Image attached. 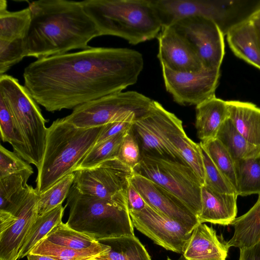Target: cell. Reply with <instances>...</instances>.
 Masks as SVG:
<instances>
[{"instance_id":"1","label":"cell","mask_w":260,"mask_h":260,"mask_svg":"<svg viewBox=\"0 0 260 260\" xmlns=\"http://www.w3.org/2000/svg\"><path fill=\"white\" fill-rule=\"evenodd\" d=\"M144 67L141 53L93 47L39 58L24 70V85L48 112L74 109L135 84Z\"/></svg>"},{"instance_id":"2","label":"cell","mask_w":260,"mask_h":260,"mask_svg":"<svg viewBox=\"0 0 260 260\" xmlns=\"http://www.w3.org/2000/svg\"><path fill=\"white\" fill-rule=\"evenodd\" d=\"M28 7L31 19L24 38L25 57L39 59L86 49L89 42L100 36L81 2L39 0Z\"/></svg>"},{"instance_id":"3","label":"cell","mask_w":260,"mask_h":260,"mask_svg":"<svg viewBox=\"0 0 260 260\" xmlns=\"http://www.w3.org/2000/svg\"><path fill=\"white\" fill-rule=\"evenodd\" d=\"M101 36L121 38L137 45L156 38L162 25L152 0L81 2Z\"/></svg>"},{"instance_id":"4","label":"cell","mask_w":260,"mask_h":260,"mask_svg":"<svg viewBox=\"0 0 260 260\" xmlns=\"http://www.w3.org/2000/svg\"><path fill=\"white\" fill-rule=\"evenodd\" d=\"M103 126L79 128L63 118L48 128L45 149L36 179V189L44 192L69 173L95 144Z\"/></svg>"},{"instance_id":"5","label":"cell","mask_w":260,"mask_h":260,"mask_svg":"<svg viewBox=\"0 0 260 260\" xmlns=\"http://www.w3.org/2000/svg\"><path fill=\"white\" fill-rule=\"evenodd\" d=\"M66 205L69 207L66 224L96 241L135 235L127 204L82 193L73 185Z\"/></svg>"},{"instance_id":"6","label":"cell","mask_w":260,"mask_h":260,"mask_svg":"<svg viewBox=\"0 0 260 260\" xmlns=\"http://www.w3.org/2000/svg\"><path fill=\"white\" fill-rule=\"evenodd\" d=\"M0 96L9 108L24 143L27 162L38 169L46 143V119L26 88L13 77L6 74L0 76Z\"/></svg>"},{"instance_id":"7","label":"cell","mask_w":260,"mask_h":260,"mask_svg":"<svg viewBox=\"0 0 260 260\" xmlns=\"http://www.w3.org/2000/svg\"><path fill=\"white\" fill-rule=\"evenodd\" d=\"M133 170L175 194L198 217L201 210L203 185L187 164L168 157L142 153L140 161Z\"/></svg>"},{"instance_id":"8","label":"cell","mask_w":260,"mask_h":260,"mask_svg":"<svg viewBox=\"0 0 260 260\" xmlns=\"http://www.w3.org/2000/svg\"><path fill=\"white\" fill-rule=\"evenodd\" d=\"M153 101L137 91H121L78 106L63 118L79 128L99 127L132 115L140 118L148 111Z\"/></svg>"},{"instance_id":"9","label":"cell","mask_w":260,"mask_h":260,"mask_svg":"<svg viewBox=\"0 0 260 260\" xmlns=\"http://www.w3.org/2000/svg\"><path fill=\"white\" fill-rule=\"evenodd\" d=\"M73 185L81 193L127 204V190L134 174L117 157L74 172Z\"/></svg>"},{"instance_id":"10","label":"cell","mask_w":260,"mask_h":260,"mask_svg":"<svg viewBox=\"0 0 260 260\" xmlns=\"http://www.w3.org/2000/svg\"><path fill=\"white\" fill-rule=\"evenodd\" d=\"M181 125L182 122L180 119L154 101L148 111L136 119L133 125L141 154L158 155L183 162L169 140L170 133Z\"/></svg>"},{"instance_id":"11","label":"cell","mask_w":260,"mask_h":260,"mask_svg":"<svg viewBox=\"0 0 260 260\" xmlns=\"http://www.w3.org/2000/svg\"><path fill=\"white\" fill-rule=\"evenodd\" d=\"M169 26L192 47L204 68L220 70L224 55V33L216 22L193 16L180 19Z\"/></svg>"},{"instance_id":"12","label":"cell","mask_w":260,"mask_h":260,"mask_svg":"<svg viewBox=\"0 0 260 260\" xmlns=\"http://www.w3.org/2000/svg\"><path fill=\"white\" fill-rule=\"evenodd\" d=\"M162 67L166 89L181 105H198L215 96L220 70L205 68L196 72H178Z\"/></svg>"},{"instance_id":"13","label":"cell","mask_w":260,"mask_h":260,"mask_svg":"<svg viewBox=\"0 0 260 260\" xmlns=\"http://www.w3.org/2000/svg\"><path fill=\"white\" fill-rule=\"evenodd\" d=\"M238 1L211 0H152L162 26L187 17L198 16L216 22L223 33L225 23L235 13Z\"/></svg>"},{"instance_id":"14","label":"cell","mask_w":260,"mask_h":260,"mask_svg":"<svg viewBox=\"0 0 260 260\" xmlns=\"http://www.w3.org/2000/svg\"><path fill=\"white\" fill-rule=\"evenodd\" d=\"M134 227L165 249L182 253L193 230L148 205L140 211H129Z\"/></svg>"},{"instance_id":"15","label":"cell","mask_w":260,"mask_h":260,"mask_svg":"<svg viewBox=\"0 0 260 260\" xmlns=\"http://www.w3.org/2000/svg\"><path fill=\"white\" fill-rule=\"evenodd\" d=\"M39 193L31 185L18 206L10 212L13 219L9 226L0 233V260H18L24 241L38 215Z\"/></svg>"},{"instance_id":"16","label":"cell","mask_w":260,"mask_h":260,"mask_svg":"<svg viewBox=\"0 0 260 260\" xmlns=\"http://www.w3.org/2000/svg\"><path fill=\"white\" fill-rule=\"evenodd\" d=\"M131 182L146 204L154 209L192 230L200 223L180 199L163 187L135 172Z\"/></svg>"},{"instance_id":"17","label":"cell","mask_w":260,"mask_h":260,"mask_svg":"<svg viewBox=\"0 0 260 260\" xmlns=\"http://www.w3.org/2000/svg\"><path fill=\"white\" fill-rule=\"evenodd\" d=\"M157 38L161 67L178 72H196L204 68L192 47L171 26H162Z\"/></svg>"},{"instance_id":"18","label":"cell","mask_w":260,"mask_h":260,"mask_svg":"<svg viewBox=\"0 0 260 260\" xmlns=\"http://www.w3.org/2000/svg\"><path fill=\"white\" fill-rule=\"evenodd\" d=\"M230 247L227 241L205 223L193 230L182 253L186 260H226Z\"/></svg>"},{"instance_id":"19","label":"cell","mask_w":260,"mask_h":260,"mask_svg":"<svg viewBox=\"0 0 260 260\" xmlns=\"http://www.w3.org/2000/svg\"><path fill=\"white\" fill-rule=\"evenodd\" d=\"M238 196L237 194L220 193L202 185L201 210L198 216L199 222L231 225L237 214Z\"/></svg>"},{"instance_id":"20","label":"cell","mask_w":260,"mask_h":260,"mask_svg":"<svg viewBox=\"0 0 260 260\" xmlns=\"http://www.w3.org/2000/svg\"><path fill=\"white\" fill-rule=\"evenodd\" d=\"M225 34L233 53L260 70V42L252 20L247 17L237 22Z\"/></svg>"},{"instance_id":"21","label":"cell","mask_w":260,"mask_h":260,"mask_svg":"<svg viewBox=\"0 0 260 260\" xmlns=\"http://www.w3.org/2000/svg\"><path fill=\"white\" fill-rule=\"evenodd\" d=\"M196 110L195 126L201 142L216 138L220 127L229 118L226 101L215 96L196 106Z\"/></svg>"},{"instance_id":"22","label":"cell","mask_w":260,"mask_h":260,"mask_svg":"<svg viewBox=\"0 0 260 260\" xmlns=\"http://www.w3.org/2000/svg\"><path fill=\"white\" fill-rule=\"evenodd\" d=\"M229 118L251 144L260 147V108L253 103L226 101Z\"/></svg>"},{"instance_id":"23","label":"cell","mask_w":260,"mask_h":260,"mask_svg":"<svg viewBox=\"0 0 260 260\" xmlns=\"http://www.w3.org/2000/svg\"><path fill=\"white\" fill-rule=\"evenodd\" d=\"M231 225L232 237L227 241L230 248L239 249L251 247L260 242V198L245 214L236 217Z\"/></svg>"},{"instance_id":"24","label":"cell","mask_w":260,"mask_h":260,"mask_svg":"<svg viewBox=\"0 0 260 260\" xmlns=\"http://www.w3.org/2000/svg\"><path fill=\"white\" fill-rule=\"evenodd\" d=\"M110 249L109 246L100 242V244L86 249L76 250L55 244L44 239L30 253L46 255L56 260H94L95 257L106 254Z\"/></svg>"},{"instance_id":"25","label":"cell","mask_w":260,"mask_h":260,"mask_svg":"<svg viewBox=\"0 0 260 260\" xmlns=\"http://www.w3.org/2000/svg\"><path fill=\"white\" fill-rule=\"evenodd\" d=\"M169 140L177 154L194 171L203 185L204 169L200 143L194 142L187 137L183 125L176 128L170 133Z\"/></svg>"},{"instance_id":"26","label":"cell","mask_w":260,"mask_h":260,"mask_svg":"<svg viewBox=\"0 0 260 260\" xmlns=\"http://www.w3.org/2000/svg\"><path fill=\"white\" fill-rule=\"evenodd\" d=\"M33 173L31 167L0 179V211L10 212L23 201L30 187L27 182Z\"/></svg>"},{"instance_id":"27","label":"cell","mask_w":260,"mask_h":260,"mask_svg":"<svg viewBox=\"0 0 260 260\" xmlns=\"http://www.w3.org/2000/svg\"><path fill=\"white\" fill-rule=\"evenodd\" d=\"M217 138L227 149L234 161L260 156V147L249 143L229 118L220 127Z\"/></svg>"},{"instance_id":"28","label":"cell","mask_w":260,"mask_h":260,"mask_svg":"<svg viewBox=\"0 0 260 260\" xmlns=\"http://www.w3.org/2000/svg\"><path fill=\"white\" fill-rule=\"evenodd\" d=\"M60 205L42 215H38L24 241L19 259L26 256L34 247L56 226L61 223L66 207Z\"/></svg>"},{"instance_id":"29","label":"cell","mask_w":260,"mask_h":260,"mask_svg":"<svg viewBox=\"0 0 260 260\" xmlns=\"http://www.w3.org/2000/svg\"><path fill=\"white\" fill-rule=\"evenodd\" d=\"M31 19L29 7L11 12L7 9L5 0L0 1V39L12 40L24 39L29 29Z\"/></svg>"},{"instance_id":"30","label":"cell","mask_w":260,"mask_h":260,"mask_svg":"<svg viewBox=\"0 0 260 260\" xmlns=\"http://www.w3.org/2000/svg\"><path fill=\"white\" fill-rule=\"evenodd\" d=\"M110 246L101 255L110 260H152L145 246L135 235L122 236L100 242Z\"/></svg>"},{"instance_id":"31","label":"cell","mask_w":260,"mask_h":260,"mask_svg":"<svg viewBox=\"0 0 260 260\" xmlns=\"http://www.w3.org/2000/svg\"><path fill=\"white\" fill-rule=\"evenodd\" d=\"M238 196L260 198V156L235 162Z\"/></svg>"},{"instance_id":"32","label":"cell","mask_w":260,"mask_h":260,"mask_svg":"<svg viewBox=\"0 0 260 260\" xmlns=\"http://www.w3.org/2000/svg\"><path fill=\"white\" fill-rule=\"evenodd\" d=\"M129 130L95 144L78 164L73 172L76 170L91 168L108 159L117 157L121 143Z\"/></svg>"},{"instance_id":"33","label":"cell","mask_w":260,"mask_h":260,"mask_svg":"<svg viewBox=\"0 0 260 260\" xmlns=\"http://www.w3.org/2000/svg\"><path fill=\"white\" fill-rule=\"evenodd\" d=\"M55 244L76 250H84L100 244L88 236L76 231L62 222L45 238Z\"/></svg>"},{"instance_id":"34","label":"cell","mask_w":260,"mask_h":260,"mask_svg":"<svg viewBox=\"0 0 260 260\" xmlns=\"http://www.w3.org/2000/svg\"><path fill=\"white\" fill-rule=\"evenodd\" d=\"M200 144L237 191V182L235 161L227 149L217 138L204 142H201Z\"/></svg>"},{"instance_id":"35","label":"cell","mask_w":260,"mask_h":260,"mask_svg":"<svg viewBox=\"0 0 260 260\" xmlns=\"http://www.w3.org/2000/svg\"><path fill=\"white\" fill-rule=\"evenodd\" d=\"M74 178V173H69L39 194L37 203L38 215L43 214L62 205L69 194Z\"/></svg>"},{"instance_id":"36","label":"cell","mask_w":260,"mask_h":260,"mask_svg":"<svg viewBox=\"0 0 260 260\" xmlns=\"http://www.w3.org/2000/svg\"><path fill=\"white\" fill-rule=\"evenodd\" d=\"M1 138L4 142H8L13 148L15 153L27 161L24 143L19 133L12 114L6 103L0 96Z\"/></svg>"},{"instance_id":"37","label":"cell","mask_w":260,"mask_h":260,"mask_svg":"<svg viewBox=\"0 0 260 260\" xmlns=\"http://www.w3.org/2000/svg\"><path fill=\"white\" fill-rule=\"evenodd\" d=\"M201 147L204 169V185L220 193L237 194L233 185L216 167L201 146Z\"/></svg>"},{"instance_id":"38","label":"cell","mask_w":260,"mask_h":260,"mask_svg":"<svg viewBox=\"0 0 260 260\" xmlns=\"http://www.w3.org/2000/svg\"><path fill=\"white\" fill-rule=\"evenodd\" d=\"M25 57L24 39H0V76Z\"/></svg>"},{"instance_id":"39","label":"cell","mask_w":260,"mask_h":260,"mask_svg":"<svg viewBox=\"0 0 260 260\" xmlns=\"http://www.w3.org/2000/svg\"><path fill=\"white\" fill-rule=\"evenodd\" d=\"M141 157L140 147L132 127L123 138L117 158L134 169L140 161Z\"/></svg>"},{"instance_id":"40","label":"cell","mask_w":260,"mask_h":260,"mask_svg":"<svg viewBox=\"0 0 260 260\" xmlns=\"http://www.w3.org/2000/svg\"><path fill=\"white\" fill-rule=\"evenodd\" d=\"M30 168L29 164L17 154L0 145V179Z\"/></svg>"},{"instance_id":"41","label":"cell","mask_w":260,"mask_h":260,"mask_svg":"<svg viewBox=\"0 0 260 260\" xmlns=\"http://www.w3.org/2000/svg\"><path fill=\"white\" fill-rule=\"evenodd\" d=\"M138 118H139L136 115H132L124 119L103 125L95 144L101 143L130 129L133 127L134 122Z\"/></svg>"},{"instance_id":"42","label":"cell","mask_w":260,"mask_h":260,"mask_svg":"<svg viewBox=\"0 0 260 260\" xmlns=\"http://www.w3.org/2000/svg\"><path fill=\"white\" fill-rule=\"evenodd\" d=\"M127 203L129 211H140L147 205L141 195L132 184L131 181L127 190Z\"/></svg>"},{"instance_id":"43","label":"cell","mask_w":260,"mask_h":260,"mask_svg":"<svg viewBox=\"0 0 260 260\" xmlns=\"http://www.w3.org/2000/svg\"><path fill=\"white\" fill-rule=\"evenodd\" d=\"M239 260H260V242L251 247L240 249Z\"/></svg>"},{"instance_id":"44","label":"cell","mask_w":260,"mask_h":260,"mask_svg":"<svg viewBox=\"0 0 260 260\" xmlns=\"http://www.w3.org/2000/svg\"><path fill=\"white\" fill-rule=\"evenodd\" d=\"M27 260H56L51 257L46 255L28 254L27 256Z\"/></svg>"},{"instance_id":"45","label":"cell","mask_w":260,"mask_h":260,"mask_svg":"<svg viewBox=\"0 0 260 260\" xmlns=\"http://www.w3.org/2000/svg\"><path fill=\"white\" fill-rule=\"evenodd\" d=\"M248 18L252 20L259 41L260 42V17L255 18Z\"/></svg>"},{"instance_id":"46","label":"cell","mask_w":260,"mask_h":260,"mask_svg":"<svg viewBox=\"0 0 260 260\" xmlns=\"http://www.w3.org/2000/svg\"><path fill=\"white\" fill-rule=\"evenodd\" d=\"M249 18L260 17V4L248 16Z\"/></svg>"},{"instance_id":"47","label":"cell","mask_w":260,"mask_h":260,"mask_svg":"<svg viewBox=\"0 0 260 260\" xmlns=\"http://www.w3.org/2000/svg\"><path fill=\"white\" fill-rule=\"evenodd\" d=\"M94 260H110L105 257H102V256H100L95 257Z\"/></svg>"},{"instance_id":"48","label":"cell","mask_w":260,"mask_h":260,"mask_svg":"<svg viewBox=\"0 0 260 260\" xmlns=\"http://www.w3.org/2000/svg\"><path fill=\"white\" fill-rule=\"evenodd\" d=\"M167 260H172V259H171L170 257H168ZM177 260H186V259H185L184 256L182 255H181V256Z\"/></svg>"}]
</instances>
